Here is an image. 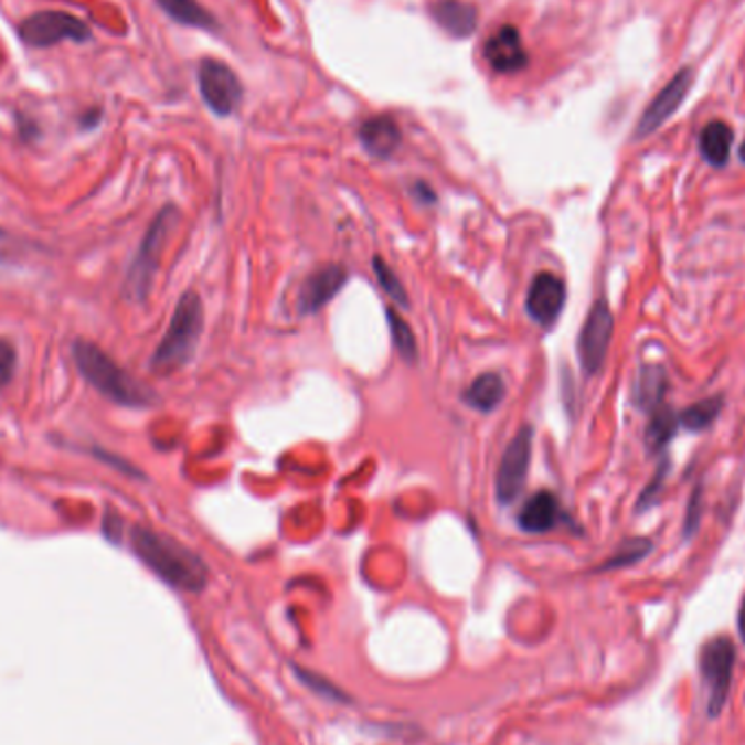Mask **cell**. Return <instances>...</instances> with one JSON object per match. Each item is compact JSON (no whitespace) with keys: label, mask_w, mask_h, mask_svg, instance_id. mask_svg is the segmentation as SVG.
I'll return each instance as SVG.
<instances>
[{"label":"cell","mask_w":745,"mask_h":745,"mask_svg":"<svg viewBox=\"0 0 745 745\" xmlns=\"http://www.w3.org/2000/svg\"><path fill=\"white\" fill-rule=\"evenodd\" d=\"M129 541L134 554L172 588L188 593L205 588L210 574L203 558L179 541L145 525H136L129 532Z\"/></svg>","instance_id":"1"},{"label":"cell","mask_w":745,"mask_h":745,"mask_svg":"<svg viewBox=\"0 0 745 745\" xmlns=\"http://www.w3.org/2000/svg\"><path fill=\"white\" fill-rule=\"evenodd\" d=\"M73 355L83 380L109 402L127 408H149L156 404V395L151 393V389L131 377L98 344L79 338L73 344Z\"/></svg>","instance_id":"2"},{"label":"cell","mask_w":745,"mask_h":745,"mask_svg":"<svg viewBox=\"0 0 745 745\" xmlns=\"http://www.w3.org/2000/svg\"><path fill=\"white\" fill-rule=\"evenodd\" d=\"M203 323L205 312L201 297L194 290L183 292L172 312L164 338L151 358V371L158 375H172L174 371L183 369L199 347Z\"/></svg>","instance_id":"3"},{"label":"cell","mask_w":745,"mask_h":745,"mask_svg":"<svg viewBox=\"0 0 745 745\" xmlns=\"http://www.w3.org/2000/svg\"><path fill=\"white\" fill-rule=\"evenodd\" d=\"M177 223H179V212L174 205H166L164 210L153 219L149 232L145 234L140 248L136 253V259L131 262L129 273H127L125 292L131 301L142 304L149 297L153 279L160 268L166 241Z\"/></svg>","instance_id":"4"},{"label":"cell","mask_w":745,"mask_h":745,"mask_svg":"<svg viewBox=\"0 0 745 745\" xmlns=\"http://www.w3.org/2000/svg\"><path fill=\"white\" fill-rule=\"evenodd\" d=\"M737 648L728 637H715L700 650V673L706 691V715L720 717L733 687Z\"/></svg>","instance_id":"5"},{"label":"cell","mask_w":745,"mask_h":745,"mask_svg":"<svg viewBox=\"0 0 745 745\" xmlns=\"http://www.w3.org/2000/svg\"><path fill=\"white\" fill-rule=\"evenodd\" d=\"M18 38L31 49H49L60 42H89L92 31L68 11H35L18 24Z\"/></svg>","instance_id":"6"},{"label":"cell","mask_w":745,"mask_h":745,"mask_svg":"<svg viewBox=\"0 0 745 745\" xmlns=\"http://www.w3.org/2000/svg\"><path fill=\"white\" fill-rule=\"evenodd\" d=\"M532 438H534V429L530 425H523L512 436V440L508 443L501 456L496 476V497L501 505L512 503L525 489L530 458H532Z\"/></svg>","instance_id":"7"},{"label":"cell","mask_w":745,"mask_h":745,"mask_svg":"<svg viewBox=\"0 0 745 745\" xmlns=\"http://www.w3.org/2000/svg\"><path fill=\"white\" fill-rule=\"evenodd\" d=\"M199 92L203 103L223 118L238 109L245 94L238 75L219 60H203L199 64Z\"/></svg>","instance_id":"8"},{"label":"cell","mask_w":745,"mask_h":745,"mask_svg":"<svg viewBox=\"0 0 745 745\" xmlns=\"http://www.w3.org/2000/svg\"><path fill=\"white\" fill-rule=\"evenodd\" d=\"M615 331V319L610 306L599 299L593 304L586 321L579 330L578 358L579 366L586 375H597L606 362L608 347Z\"/></svg>","instance_id":"9"},{"label":"cell","mask_w":745,"mask_h":745,"mask_svg":"<svg viewBox=\"0 0 745 745\" xmlns=\"http://www.w3.org/2000/svg\"><path fill=\"white\" fill-rule=\"evenodd\" d=\"M693 68H682L678 71L671 82L662 87L661 92L654 96V100L648 105V109L643 111V116L639 118V125L635 129V138H648L652 136L657 129H661L662 125L678 111V107L684 103V98L691 92L693 85Z\"/></svg>","instance_id":"10"},{"label":"cell","mask_w":745,"mask_h":745,"mask_svg":"<svg viewBox=\"0 0 745 745\" xmlns=\"http://www.w3.org/2000/svg\"><path fill=\"white\" fill-rule=\"evenodd\" d=\"M565 301H567L565 281L554 273H539L528 288L525 310L534 323H539L541 328H552L558 321Z\"/></svg>","instance_id":"11"},{"label":"cell","mask_w":745,"mask_h":745,"mask_svg":"<svg viewBox=\"0 0 745 745\" xmlns=\"http://www.w3.org/2000/svg\"><path fill=\"white\" fill-rule=\"evenodd\" d=\"M349 279V273L342 266L328 264L319 270H315L299 290V312L301 315H317L323 310L331 299L344 288Z\"/></svg>","instance_id":"12"},{"label":"cell","mask_w":745,"mask_h":745,"mask_svg":"<svg viewBox=\"0 0 745 745\" xmlns=\"http://www.w3.org/2000/svg\"><path fill=\"white\" fill-rule=\"evenodd\" d=\"M485 57L499 75H512L528 66L530 57L523 49L517 26L503 24L485 44Z\"/></svg>","instance_id":"13"},{"label":"cell","mask_w":745,"mask_h":745,"mask_svg":"<svg viewBox=\"0 0 745 745\" xmlns=\"http://www.w3.org/2000/svg\"><path fill=\"white\" fill-rule=\"evenodd\" d=\"M358 140L369 156L389 160L402 147V129L391 116H373L360 125Z\"/></svg>","instance_id":"14"},{"label":"cell","mask_w":745,"mask_h":745,"mask_svg":"<svg viewBox=\"0 0 745 745\" xmlns=\"http://www.w3.org/2000/svg\"><path fill=\"white\" fill-rule=\"evenodd\" d=\"M563 519L565 514H563V505L558 497L550 491H539L523 503L517 517V523L523 532L545 534V532H552Z\"/></svg>","instance_id":"15"},{"label":"cell","mask_w":745,"mask_h":745,"mask_svg":"<svg viewBox=\"0 0 745 745\" xmlns=\"http://www.w3.org/2000/svg\"><path fill=\"white\" fill-rule=\"evenodd\" d=\"M429 11L434 22L451 38L467 40L478 29V9L465 0H436Z\"/></svg>","instance_id":"16"},{"label":"cell","mask_w":745,"mask_h":745,"mask_svg":"<svg viewBox=\"0 0 745 745\" xmlns=\"http://www.w3.org/2000/svg\"><path fill=\"white\" fill-rule=\"evenodd\" d=\"M503 400H505V382L499 373H482L467 386L462 395V402L469 408L485 414L497 411Z\"/></svg>","instance_id":"17"},{"label":"cell","mask_w":745,"mask_h":745,"mask_svg":"<svg viewBox=\"0 0 745 745\" xmlns=\"http://www.w3.org/2000/svg\"><path fill=\"white\" fill-rule=\"evenodd\" d=\"M733 129L724 120L709 123L700 134V153L715 168H724L731 160Z\"/></svg>","instance_id":"18"},{"label":"cell","mask_w":745,"mask_h":745,"mask_svg":"<svg viewBox=\"0 0 745 745\" xmlns=\"http://www.w3.org/2000/svg\"><path fill=\"white\" fill-rule=\"evenodd\" d=\"M667 393V373L659 364H648L641 369L635 384V402L641 411L652 413L664 404Z\"/></svg>","instance_id":"19"},{"label":"cell","mask_w":745,"mask_h":745,"mask_svg":"<svg viewBox=\"0 0 745 745\" xmlns=\"http://www.w3.org/2000/svg\"><path fill=\"white\" fill-rule=\"evenodd\" d=\"M158 7L164 11L170 20L183 26L203 29V31H216L219 22L216 18L196 0H156Z\"/></svg>","instance_id":"20"},{"label":"cell","mask_w":745,"mask_h":745,"mask_svg":"<svg viewBox=\"0 0 745 745\" xmlns=\"http://www.w3.org/2000/svg\"><path fill=\"white\" fill-rule=\"evenodd\" d=\"M680 423H678V414L669 411L664 404L661 408L650 413V421L646 427V447L650 454L662 451L667 447V443L673 438V434L678 432Z\"/></svg>","instance_id":"21"},{"label":"cell","mask_w":745,"mask_h":745,"mask_svg":"<svg viewBox=\"0 0 745 745\" xmlns=\"http://www.w3.org/2000/svg\"><path fill=\"white\" fill-rule=\"evenodd\" d=\"M722 408H724L722 397H709L678 414V423L689 432H704L717 421Z\"/></svg>","instance_id":"22"},{"label":"cell","mask_w":745,"mask_h":745,"mask_svg":"<svg viewBox=\"0 0 745 745\" xmlns=\"http://www.w3.org/2000/svg\"><path fill=\"white\" fill-rule=\"evenodd\" d=\"M652 552V541L643 539V536H635L624 541L615 554L599 567V572H613V570H621V567H630L637 565L639 561H643L648 554Z\"/></svg>","instance_id":"23"},{"label":"cell","mask_w":745,"mask_h":745,"mask_svg":"<svg viewBox=\"0 0 745 745\" xmlns=\"http://www.w3.org/2000/svg\"><path fill=\"white\" fill-rule=\"evenodd\" d=\"M386 321H389V330L393 336V344L400 351V355L406 362H414L418 358V344H416L413 328L393 308H386Z\"/></svg>","instance_id":"24"},{"label":"cell","mask_w":745,"mask_h":745,"mask_svg":"<svg viewBox=\"0 0 745 745\" xmlns=\"http://www.w3.org/2000/svg\"><path fill=\"white\" fill-rule=\"evenodd\" d=\"M373 270H375V277H377L382 290L391 297V301H395L397 306L408 308L411 306V297H408L404 284L400 281V277L395 275V270L382 257L373 259Z\"/></svg>","instance_id":"25"},{"label":"cell","mask_w":745,"mask_h":745,"mask_svg":"<svg viewBox=\"0 0 745 745\" xmlns=\"http://www.w3.org/2000/svg\"><path fill=\"white\" fill-rule=\"evenodd\" d=\"M297 675H299V680L304 684H308L315 693H321L323 698H330V700H336V702H344L347 700L340 689H336L326 678H321L317 673H310L308 669H297Z\"/></svg>","instance_id":"26"},{"label":"cell","mask_w":745,"mask_h":745,"mask_svg":"<svg viewBox=\"0 0 745 745\" xmlns=\"http://www.w3.org/2000/svg\"><path fill=\"white\" fill-rule=\"evenodd\" d=\"M664 473H667V460H662V469H659V473L654 476V480L643 489V493L639 497V503H637V510H639V512L652 508L654 503H659L662 485H664Z\"/></svg>","instance_id":"27"},{"label":"cell","mask_w":745,"mask_h":745,"mask_svg":"<svg viewBox=\"0 0 745 745\" xmlns=\"http://www.w3.org/2000/svg\"><path fill=\"white\" fill-rule=\"evenodd\" d=\"M15 349L9 340L0 338V389L7 386L15 373Z\"/></svg>","instance_id":"28"},{"label":"cell","mask_w":745,"mask_h":745,"mask_svg":"<svg viewBox=\"0 0 745 745\" xmlns=\"http://www.w3.org/2000/svg\"><path fill=\"white\" fill-rule=\"evenodd\" d=\"M700 521V491H695L691 497V505H689V514H687V523H684V536L689 539Z\"/></svg>","instance_id":"29"},{"label":"cell","mask_w":745,"mask_h":745,"mask_svg":"<svg viewBox=\"0 0 745 745\" xmlns=\"http://www.w3.org/2000/svg\"><path fill=\"white\" fill-rule=\"evenodd\" d=\"M413 192L414 196H416L418 201H423V203H436V192H434L427 183H423V181L414 183Z\"/></svg>","instance_id":"30"},{"label":"cell","mask_w":745,"mask_h":745,"mask_svg":"<svg viewBox=\"0 0 745 745\" xmlns=\"http://www.w3.org/2000/svg\"><path fill=\"white\" fill-rule=\"evenodd\" d=\"M100 118H103L100 109H89L87 114H83L82 116V127H85V129H92V127H96V125L100 123Z\"/></svg>","instance_id":"31"},{"label":"cell","mask_w":745,"mask_h":745,"mask_svg":"<svg viewBox=\"0 0 745 745\" xmlns=\"http://www.w3.org/2000/svg\"><path fill=\"white\" fill-rule=\"evenodd\" d=\"M737 624H739V635H742V641L745 643V595L744 599H742V608H739V619H737Z\"/></svg>","instance_id":"32"},{"label":"cell","mask_w":745,"mask_h":745,"mask_svg":"<svg viewBox=\"0 0 745 745\" xmlns=\"http://www.w3.org/2000/svg\"><path fill=\"white\" fill-rule=\"evenodd\" d=\"M739 160L745 164V142L742 145V149H739Z\"/></svg>","instance_id":"33"}]
</instances>
